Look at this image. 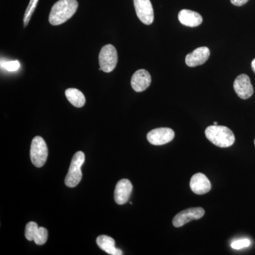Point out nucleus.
I'll list each match as a JSON object with an SVG mask.
<instances>
[{"instance_id": "1", "label": "nucleus", "mask_w": 255, "mask_h": 255, "mask_svg": "<svg viewBox=\"0 0 255 255\" xmlns=\"http://www.w3.org/2000/svg\"><path fill=\"white\" fill-rule=\"evenodd\" d=\"M78 8L77 0H59L50 11L49 22L53 26H58L70 19Z\"/></svg>"}, {"instance_id": "2", "label": "nucleus", "mask_w": 255, "mask_h": 255, "mask_svg": "<svg viewBox=\"0 0 255 255\" xmlns=\"http://www.w3.org/2000/svg\"><path fill=\"white\" fill-rule=\"evenodd\" d=\"M205 134L209 141L220 147H230L236 140L232 130L223 126H210L206 129Z\"/></svg>"}, {"instance_id": "3", "label": "nucleus", "mask_w": 255, "mask_h": 255, "mask_svg": "<svg viewBox=\"0 0 255 255\" xmlns=\"http://www.w3.org/2000/svg\"><path fill=\"white\" fill-rule=\"evenodd\" d=\"M85 160V154L82 151H79L73 156L68 174L65 179L67 187H75L80 182L82 178L81 167Z\"/></svg>"}, {"instance_id": "4", "label": "nucleus", "mask_w": 255, "mask_h": 255, "mask_svg": "<svg viewBox=\"0 0 255 255\" xmlns=\"http://www.w3.org/2000/svg\"><path fill=\"white\" fill-rule=\"evenodd\" d=\"M48 147L43 137L36 136L31 142L30 157L33 165L41 167L46 163L48 158Z\"/></svg>"}, {"instance_id": "5", "label": "nucleus", "mask_w": 255, "mask_h": 255, "mask_svg": "<svg viewBox=\"0 0 255 255\" xmlns=\"http://www.w3.org/2000/svg\"><path fill=\"white\" fill-rule=\"evenodd\" d=\"M100 70L105 73L113 71L118 63V54L113 45H107L101 50L99 55Z\"/></svg>"}, {"instance_id": "6", "label": "nucleus", "mask_w": 255, "mask_h": 255, "mask_svg": "<svg viewBox=\"0 0 255 255\" xmlns=\"http://www.w3.org/2000/svg\"><path fill=\"white\" fill-rule=\"evenodd\" d=\"M174 130L169 128H159L153 129L147 133V139L150 143L154 145H162L173 140Z\"/></svg>"}, {"instance_id": "7", "label": "nucleus", "mask_w": 255, "mask_h": 255, "mask_svg": "<svg viewBox=\"0 0 255 255\" xmlns=\"http://www.w3.org/2000/svg\"><path fill=\"white\" fill-rule=\"evenodd\" d=\"M204 214H205V211L201 207L184 210L174 216L172 223L174 227H182L191 221L201 219L204 216Z\"/></svg>"}, {"instance_id": "8", "label": "nucleus", "mask_w": 255, "mask_h": 255, "mask_svg": "<svg viewBox=\"0 0 255 255\" xmlns=\"http://www.w3.org/2000/svg\"><path fill=\"white\" fill-rule=\"evenodd\" d=\"M137 16L144 24H152L154 21V10L150 0H133Z\"/></svg>"}, {"instance_id": "9", "label": "nucleus", "mask_w": 255, "mask_h": 255, "mask_svg": "<svg viewBox=\"0 0 255 255\" xmlns=\"http://www.w3.org/2000/svg\"><path fill=\"white\" fill-rule=\"evenodd\" d=\"M235 92L242 100H248L254 94V88L251 79L246 74H241L233 84Z\"/></svg>"}, {"instance_id": "10", "label": "nucleus", "mask_w": 255, "mask_h": 255, "mask_svg": "<svg viewBox=\"0 0 255 255\" xmlns=\"http://www.w3.org/2000/svg\"><path fill=\"white\" fill-rule=\"evenodd\" d=\"M132 185L128 179H123L119 181L114 191V199L119 205H123L128 201L131 194Z\"/></svg>"}, {"instance_id": "11", "label": "nucleus", "mask_w": 255, "mask_h": 255, "mask_svg": "<svg viewBox=\"0 0 255 255\" xmlns=\"http://www.w3.org/2000/svg\"><path fill=\"white\" fill-rule=\"evenodd\" d=\"M152 78L150 74L144 70H137L131 78V87L134 91L136 92H142L147 90L150 87Z\"/></svg>"}, {"instance_id": "12", "label": "nucleus", "mask_w": 255, "mask_h": 255, "mask_svg": "<svg viewBox=\"0 0 255 255\" xmlns=\"http://www.w3.org/2000/svg\"><path fill=\"white\" fill-rule=\"evenodd\" d=\"M210 56V50L205 46L199 47L186 56V64L191 68L199 66L207 61Z\"/></svg>"}, {"instance_id": "13", "label": "nucleus", "mask_w": 255, "mask_h": 255, "mask_svg": "<svg viewBox=\"0 0 255 255\" xmlns=\"http://www.w3.org/2000/svg\"><path fill=\"white\" fill-rule=\"evenodd\" d=\"M190 188L196 194L203 195L211 190V184L205 174L196 173L191 177Z\"/></svg>"}, {"instance_id": "14", "label": "nucleus", "mask_w": 255, "mask_h": 255, "mask_svg": "<svg viewBox=\"0 0 255 255\" xmlns=\"http://www.w3.org/2000/svg\"><path fill=\"white\" fill-rule=\"evenodd\" d=\"M178 18L182 24L189 27H196L203 22V18L200 14L189 9L181 10Z\"/></svg>"}, {"instance_id": "15", "label": "nucleus", "mask_w": 255, "mask_h": 255, "mask_svg": "<svg viewBox=\"0 0 255 255\" xmlns=\"http://www.w3.org/2000/svg\"><path fill=\"white\" fill-rule=\"evenodd\" d=\"M97 244L102 251L108 253L109 255H122L124 254L123 252L120 249L116 248L115 241L113 238L109 236H104V235L99 236L97 238Z\"/></svg>"}, {"instance_id": "16", "label": "nucleus", "mask_w": 255, "mask_h": 255, "mask_svg": "<svg viewBox=\"0 0 255 255\" xmlns=\"http://www.w3.org/2000/svg\"><path fill=\"white\" fill-rule=\"evenodd\" d=\"M65 96L67 99L70 103L74 106V107H83L85 105V95H83L82 92L78 89L75 88H69L65 91Z\"/></svg>"}, {"instance_id": "17", "label": "nucleus", "mask_w": 255, "mask_h": 255, "mask_svg": "<svg viewBox=\"0 0 255 255\" xmlns=\"http://www.w3.org/2000/svg\"><path fill=\"white\" fill-rule=\"evenodd\" d=\"M38 228L39 227L36 223L29 222L26 224V229H25V237L28 241H33Z\"/></svg>"}, {"instance_id": "18", "label": "nucleus", "mask_w": 255, "mask_h": 255, "mask_svg": "<svg viewBox=\"0 0 255 255\" xmlns=\"http://www.w3.org/2000/svg\"><path fill=\"white\" fill-rule=\"evenodd\" d=\"M48 238V232L46 228L43 227H39L38 231H37L36 236H35L34 240L36 245L38 246H43L46 243L47 240Z\"/></svg>"}, {"instance_id": "19", "label": "nucleus", "mask_w": 255, "mask_h": 255, "mask_svg": "<svg viewBox=\"0 0 255 255\" xmlns=\"http://www.w3.org/2000/svg\"><path fill=\"white\" fill-rule=\"evenodd\" d=\"M38 0H30L29 4L28 5L27 9L25 11L24 17H23V26L26 27L31 19L33 11L36 9Z\"/></svg>"}, {"instance_id": "20", "label": "nucleus", "mask_w": 255, "mask_h": 255, "mask_svg": "<svg viewBox=\"0 0 255 255\" xmlns=\"http://www.w3.org/2000/svg\"><path fill=\"white\" fill-rule=\"evenodd\" d=\"M1 67L6 69L7 71L14 72L20 68V63L18 60H11V61H1Z\"/></svg>"}, {"instance_id": "21", "label": "nucleus", "mask_w": 255, "mask_h": 255, "mask_svg": "<svg viewBox=\"0 0 255 255\" xmlns=\"http://www.w3.org/2000/svg\"><path fill=\"white\" fill-rule=\"evenodd\" d=\"M251 246V241L249 239L238 240V241H233L231 243V248L235 250H241L243 248H248Z\"/></svg>"}, {"instance_id": "22", "label": "nucleus", "mask_w": 255, "mask_h": 255, "mask_svg": "<svg viewBox=\"0 0 255 255\" xmlns=\"http://www.w3.org/2000/svg\"><path fill=\"white\" fill-rule=\"evenodd\" d=\"M249 0H231V3L235 6H241L246 4Z\"/></svg>"}, {"instance_id": "23", "label": "nucleus", "mask_w": 255, "mask_h": 255, "mask_svg": "<svg viewBox=\"0 0 255 255\" xmlns=\"http://www.w3.org/2000/svg\"><path fill=\"white\" fill-rule=\"evenodd\" d=\"M252 68H253V71L255 73V59L253 60V62H252Z\"/></svg>"}, {"instance_id": "24", "label": "nucleus", "mask_w": 255, "mask_h": 255, "mask_svg": "<svg viewBox=\"0 0 255 255\" xmlns=\"http://www.w3.org/2000/svg\"><path fill=\"white\" fill-rule=\"evenodd\" d=\"M214 125H218V123L216 122H214Z\"/></svg>"}, {"instance_id": "25", "label": "nucleus", "mask_w": 255, "mask_h": 255, "mask_svg": "<svg viewBox=\"0 0 255 255\" xmlns=\"http://www.w3.org/2000/svg\"></svg>"}]
</instances>
